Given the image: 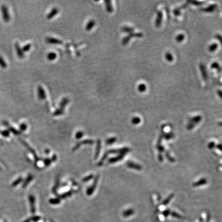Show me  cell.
Here are the masks:
<instances>
[{"label":"cell","instance_id":"cell-1","mask_svg":"<svg viewBox=\"0 0 222 222\" xmlns=\"http://www.w3.org/2000/svg\"><path fill=\"white\" fill-rule=\"evenodd\" d=\"M143 36V34L142 32H131L129 33L127 36L124 37L122 40V45H126V44L129 42L131 39L133 38V37L136 38H142Z\"/></svg>","mask_w":222,"mask_h":222},{"label":"cell","instance_id":"cell-2","mask_svg":"<svg viewBox=\"0 0 222 222\" xmlns=\"http://www.w3.org/2000/svg\"><path fill=\"white\" fill-rule=\"evenodd\" d=\"M37 91H38V98L40 100H45L46 98V94L45 92V90L43 89L42 86H39L37 89Z\"/></svg>","mask_w":222,"mask_h":222},{"label":"cell","instance_id":"cell-3","mask_svg":"<svg viewBox=\"0 0 222 222\" xmlns=\"http://www.w3.org/2000/svg\"><path fill=\"white\" fill-rule=\"evenodd\" d=\"M200 70L201 71L203 80L205 81L206 83H207V82H208V74H207L206 68L205 65L202 63L200 64Z\"/></svg>","mask_w":222,"mask_h":222},{"label":"cell","instance_id":"cell-4","mask_svg":"<svg viewBox=\"0 0 222 222\" xmlns=\"http://www.w3.org/2000/svg\"><path fill=\"white\" fill-rule=\"evenodd\" d=\"M162 18H163V15H162V11H158L157 13V17L155 21V25L157 27H159L161 25V24L162 22Z\"/></svg>","mask_w":222,"mask_h":222},{"label":"cell","instance_id":"cell-5","mask_svg":"<svg viewBox=\"0 0 222 222\" xmlns=\"http://www.w3.org/2000/svg\"><path fill=\"white\" fill-rule=\"evenodd\" d=\"M46 42L50 44H61L62 43V41L59 40L58 39L51 37H47L45 39Z\"/></svg>","mask_w":222,"mask_h":222},{"label":"cell","instance_id":"cell-6","mask_svg":"<svg viewBox=\"0 0 222 222\" xmlns=\"http://www.w3.org/2000/svg\"><path fill=\"white\" fill-rule=\"evenodd\" d=\"M217 8V5L216 4H213L209 5L206 8L201 9V11L206 13H212L216 10Z\"/></svg>","mask_w":222,"mask_h":222},{"label":"cell","instance_id":"cell-7","mask_svg":"<svg viewBox=\"0 0 222 222\" xmlns=\"http://www.w3.org/2000/svg\"><path fill=\"white\" fill-rule=\"evenodd\" d=\"M189 4V3L188 1H187V2H186V3H184V4L182 5V6H181L176 8L174 10V11H173L174 14L175 15H176V16L179 15L181 14V11L182 9H183L185 8L186 7L188 6V5Z\"/></svg>","mask_w":222,"mask_h":222},{"label":"cell","instance_id":"cell-8","mask_svg":"<svg viewBox=\"0 0 222 222\" xmlns=\"http://www.w3.org/2000/svg\"><path fill=\"white\" fill-rule=\"evenodd\" d=\"M59 13V9L57 7H54L51 9V11L48 13L47 15V19L51 20L53 19V17H55L56 15H57Z\"/></svg>","mask_w":222,"mask_h":222},{"label":"cell","instance_id":"cell-9","mask_svg":"<svg viewBox=\"0 0 222 222\" xmlns=\"http://www.w3.org/2000/svg\"><path fill=\"white\" fill-rule=\"evenodd\" d=\"M105 7L106 11L109 13H112L113 11V7L112 4V2L109 0L105 1Z\"/></svg>","mask_w":222,"mask_h":222},{"label":"cell","instance_id":"cell-10","mask_svg":"<svg viewBox=\"0 0 222 222\" xmlns=\"http://www.w3.org/2000/svg\"><path fill=\"white\" fill-rule=\"evenodd\" d=\"M96 24V22L94 21L93 19L90 20L88 22V23L86 24V26L85 29L86 31L89 32L92 30V28L94 27Z\"/></svg>","mask_w":222,"mask_h":222},{"label":"cell","instance_id":"cell-11","mask_svg":"<svg viewBox=\"0 0 222 222\" xmlns=\"http://www.w3.org/2000/svg\"><path fill=\"white\" fill-rule=\"evenodd\" d=\"M15 48H16V51L17 52L18 56L20 58H24V54L23 51L20 46L19 44L18 43H16V44H15Z\"/></svg>","mask_w":222,"mask_h":222},{"label":"cell","instance_id":"cell-12","mask_svg":"<svg viewBox=\"0 0 222 222\" xmlns=\"http://www.w3.org/2000/svg\"><path fill=\"white\" fill-rule=\"evenodd\" d=\"M57 54L55 53H54V52H50V53L47 54V59L50 61H52L55 60L56 58H57Z\"/></svg>","mask_w":222,"mask_h":222},{"label":"cell","instance_id":"cell-13","mask_svg":"<svg viewBox=\"0 0 222 222\" xmlns=\"http://www.w3.org/2000/svg\"><path fill=\"white\" fill-rule=\"evenodd\" d=\"M122 31L124 32H127V33H131V32H133L134 30V28L132 27H130V26H124L122 28Z\"/></svg>","mask_w":222,"mask_h":222},{"label":"cell","instance_id":"cell-14","mask_svg":"<svg viewBox=\"0 0 222 222\" xmlns=\"http://www.w3.org/2000/svg\"><path fill=\"white\" fill-rule=\"evenodd\" d=\"M69 101H70V100L67 97H65L64 98L62 99V100L61 101L60 104L61 109H62L63 108H64V107H65L66 105L68 104Z\"/></svg>","mask_w":222,"mask_h":222},{"label":"cell","instance_id":"cell-15","mask_svg":"<svg viewBox=\"0 0 222 222\" xmlns=\"http://www.w3.org/2000/svg\"><path fill=\"white\" fill-rule=\"evenodd\" d=\"M211 67L213 69L217 70V71L218 72H221V67L218 62H214L213 63H212Z\"/></svg>","mask_w":222,"mask_h":222},{"label":"cell","instance_id":"cell-16","mask_svg":"<svg viewBox=\"0 0 222 222\" xmlns=\"http://www.w3.org/2000/svg\"><path fill=\"white\" fill-rule=\"evenodd\" d=\"M218 44L216 43H212L211 45H210L208 47V49L210 52H214L216 49L218 48Z\"/></svg>","mask_w":222,"mask_h":222},{"label":"cell","instance_id":"cell-17","mask_svg":"<svg viewBox=\"0 0 222 222\" xmlns=\"http://www.w3.org/2000/svg\"><path fill=\"white\" fill-rule=\"evenodd\" d=\"M146 89H147V86H145V84H143V83L140 84L138 86V90L139 92H141V93L145 92Z\"/></svg>","mask_w":222,"mask_h":222},{"label":"cell","instance_id":"cell-18","mask_svg":"<svg viewBox=\"0 0 222 222\" xmlns=\"http://www.w3.org/2000/svg\"><path fill=\"white\" fill-rule=\"evenodd\" d=\"M165 57L167 61H168L169 62H172L173 60V57L172 55L169 52H167L165 54Z\"/></svg>","mask_w":222,"mask_h":222},{"label":"cell","instance_id":"cell-19","mask_svg":"<svg viewBox=\"0 0 222 222\" xmlns=\"http://www.w3.org/2000/svg\"><path fill=\"white\" fill-rule=\"evenodd\" d=\"M185 39V36L184 34H178L177 36L176 37V41H177V42H181L183 41L184 40V39Z\"/></svg>","mask_w":222,"mask_h":222},{"label":"cell","instance_id":"cell-20","mask_svg":"<svg viewBox=\"0 0 222 222\" xmlns=\"http://www.w3.org/2000/svg\"><path fill=\"white\" fill-rule=\"evenodd\" d=\"M188 2L189 3H191L192 4L197 5V6L201 5L205 3V2H201V1H188Z\"/></svg>","mask_w":222,"mask_h":222},{"label":"cell","instance_id":"cell-21","mask_svg":"<svg viewBox=\"0 0 222 222\" xmlns=\"http://www.w3.org/2000/svg\"><path fill=\"white\" fill-rule=\"evenodd\" d=\"M31 47H32V44H30V43H29V44H27L25 45L22 48V50H23V52H27V51H30Z\"/></svg>","mask_w":222,"mask_h":222},{"label":"cell","instance_id":"cell-22","mask_svg":"<svg viewBox=\"0 0 222 222\" xmlns=\"http://www.w3.org/2000/svg\"><path fill=\"white\" fill-rule=\"evenodd\" d=\"M133 122L134 124H137L141 121V119L138 117H134L133 119Z\"/></svg>","mask_w":222,"mask_h":222},{"label":"cell","instance_id":"cell-23","mask_svg":"<svg viewBox=\"0 0 222 222\" xmlns=\"http://www.w3.org/2000/svg\"><path fill=\"white\" fill-rule=\"evenodd\" d=\"M216 38L218 39V40L220 41V42H222V37L220 34H216Z\"/></svg>","mask_w":222,"mask_h":222},{"label":"cell","instance_id":"cell-24","mask_svg":"<svg viewBox=\"0 0 222 222\" xmlns=\"http://www.w3.org/2000/svg\"><path fill=\"white\" fill-rule=\"evenodd\" d=\"M217 93H218V96H220V97L221 98V97H222V91H221V90H220L218 91Z\"/></svg>","mask_w":222,"mask_h":222}]
</instances>
